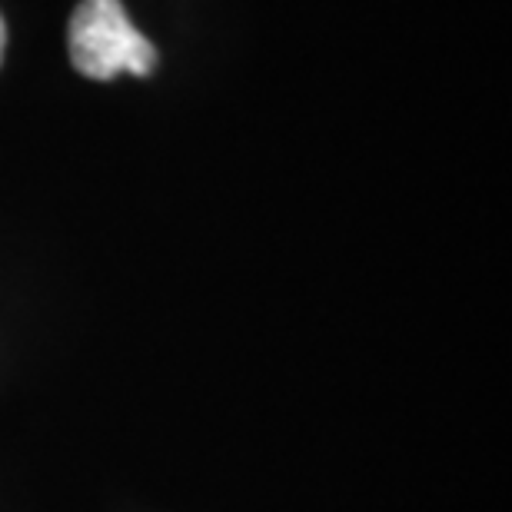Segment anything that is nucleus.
I'll return each instance as SVG.
<instances>
[{
    "instance_id": "nucleus-1",
    "label": "nucleus",
    "mask_w": 512,
    "mask_h": 512,
    "mask_svg": "<svg viewBox=\"0 0 512 512\" xmlns=\"http://www.w3.org/2000/svg\"><path fill=\"white\" fill-rule=\"evenodd\" d=\"M67 44L70 64L90 80L147 77L157 67V47L133 27L120 0H80L70 17Z\"/></svg>"
},
{
    "instance_id": "nucleus-2",
    "label": "nucleus",
    "mask_w": 512,
    "mask_h": 512,
    "mask_svg": "<svg viewBox=\"0 0 512 512\" xmlns=\"http://www.w3.org/2000/svg\"><path fill=\"white\" fill-rule=\"evenodd\" d=\"M4 47H7V27H4V17H0V60H4Z\"/></svg>"
}]
</instances>
